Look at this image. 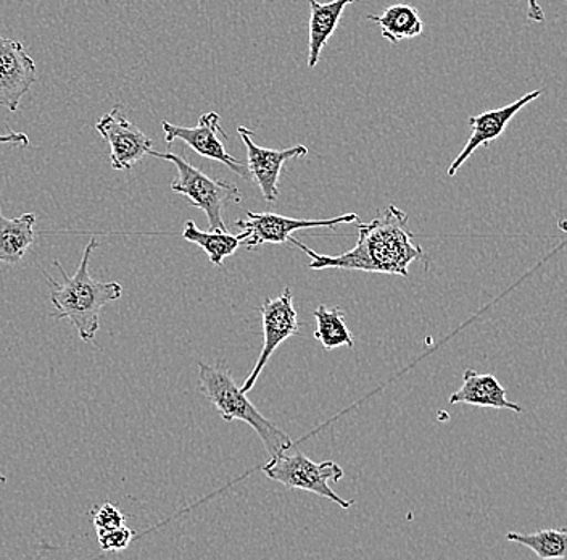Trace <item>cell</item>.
Instances as JSON below:
<instances>
[{
  "mask_svg": "<svg viewBox=\"0 0 567 560\" xmlns=\"http://www.w3.org/2000/svg\"><path fill=\"white\" fill-rule=\"evenodd\" d=\"M408 215L389 205L370 223H358V243L349 253L340 255H321L290 236L287 243L299 247L310 257L311 271L340 268V271H360L384 273V275L408 276V267L414 261L424 262L427 267V254L416 244L413 233L408 228Z\"/></svg>",
  "mask_w": 567,
  "mask_h": 560,
  "instance_id": "6da1fadb",
  "label": "cell"
},
{
  "mask_svg": "<svg viewBox=\"0 0 567 560\" xmlns=\"http://www.w3.org/2000/svg\"><path fill=\"white\" fill-rule=\"evenodd\" d=\"M99 241L92 237L84 250L80 267L70 276L60 262H53L62 273V283L48 275L51 285V301L56 308V317L69 318L83 342H92L99 332V315L106 304L118 301L123 296L120 283H102L94 279L89 272L91 255L97 250Z\"/></svg>",
  "mask_w": 567,
  "mask_h": 560,
  "instance_id": "7a4b0ae2",
  "label": "cell"
},
{
  "mask_svg": "<svg viewBox=\"0 0 567 560\" xmlns=\"http://www.w3.org/2000/svg\"><path fill=\"white\" fill-rule=\"evenodd\" d=\"M198 388L225 421L240 420L250 425L264 441L269 457L279 456L293 448V441L281 428L261 416L260 410L247 398L234 381L228 365L219 360L216 364H198Z\"/></svg>",
  "mask_w": 567,
  "mask_h": 560,
  "instance_id": "3957f363",
  "label": "cell"
},
{
  "mask_svg": "<svg viewBox=\"0 0 567 560\" xmlns=\"http://www.w3.org/2000/svg\"><path fill=\"white\" fill-rule=\"evenodd\" d=\"M148 155L159 161L172 162L177 172V179L172 183L173 193L183 194L195 208L204 212L210 230L228 232V226L223 220V208L225 205L240 204L243 201V193L236 184L210 179L202 170L195 169L193 163L187 162L183 155L172 154V152L162 154L155 151H151Z\"/></svg>",
  "mask_w": 567,
  "mask_h": 560,
  "instance_id": "277c9868",
  "label": "cell"
},
{
  "mask_svg": "<svg viewBox=\"0 0 567 560\" xmlns=\"http://www.w3.org/2000/svg\"><path fill=\"white\" fill-rule=\"evenodd\" d=\"M264 471L269 480L278 481L287 488L313 492L319 498L336 502L342 509L349 510L354 505L353 499L346 501L337 495L334 489L329 487L331 481H340L343 478L342 467L334 460L317 464L301 452L292 454V456L282 452L279 456L269 457V462L264 467Z\"/></svg>",
  "mask_w": 567,
  "mask_h": 560,
  "instance_id": "5b68a950",
  "label": "cell"
},
{
  "mask_svg": "<svg viewBox=\"0 0 567 560\" xmlns=\"http://www.w3.org/2000/svg\"><path fill=\"white\" fill-rule=\"evenodd\" d=\"M358 215L350 212V214L340 215L334 218H290L284 215L269 214V212H247L246 220H237L236 226L243 230L240 237L243 244L247 250H255L261 244H282L287 243L293 232L307 228H336L339 225H347V223L358 222Z\"/></svg>",
  "mask_w": 567,
  "mask_h": 560,
  "instance_id": "8992f818",
  "label": "cell"
},
{
  "mask_svg": "<svg viewBox=\"0 0 567 560\" xmlns=\"http://www.w3.org/2000/svg\"><path fill=\"white\" fill-rule=\"evenodd\" d=\"M261 322H264V349L255 364L254 370L240 386L244 393L251 391L255 383L260 378L261 371L271 359L275 350L287 339L299 335V315L293 307V296L290 288H284L275 299H265L260 306Z\"/></svg>",
  "mask_w": 567,
  "mask_h": 560,
  "instance_id": "52a82bcc",
  "label": "cell"
},
{
  "mask_svg": "<svg viewBox=\"0 0 567 560\" xmlns=\"http://www.w3.org/2000/svg\"><path fill=\"white\" fill-rule=\"evenodd\" d=\"M219 122H221V119H219L218 113L208 112L198 119V125L195 128L176 126L169 122H162V126L166 143L172 144L173 141L177 140L183 141L202 157L223 163L240 179L248 180L246 163L237 161L226 151L223 140H226L228 134L223 130Z\"/></svg>",
  "mask_w": 567,
  "mask_h": 560,
  "instance_id": "ba28073f",
  "label": "cell"
},
{
  "mask_svg": "<svg viewBox=\"0 0 567 560\" xmlns=\"http://www.w3.org/2000/svg\"><path fill=\"white\" fill-rule=\"evenodd\" d=\"M95 130L109 143L110 161L116 172H130L145 155L151 154V138L127 120L120 105L105 113Z\"/></svg>",
  "mask_w": 567,
  "mask_h": 560,
  "instance_id": "9c48e42d",
  "label": "cell"
},
{
  "mask_svg": "<svg viewBox=\"0 0 567 560\" xmlns=\"http://www.w3.org/2000/svg\"><path fill=\"white\" fill-rule=\"evenodd\" d=\"M240 140L247 149V173L248 180H254L260 187L266 202H276L279 196V179H281L282 166L287 161L305 157L308 154V147L303 144L293 145V147L276 149L260 147L254 143V136L248 128H237Z\"/></svg>",
  "mask_w": 567,
  "mask_h": 560,
  "instance_id": "30bf717a",
  "label": "cell"
},
{
  "mask_svg": "<svg viewBox=\"0 0 567 560\" xmlns=\"http://www.w3.org/2000/svg\"><path fill=\"white\" fill-rule=\"evenodd\" d=\"M38 80L34 60L16 39L0 37V108L17 112Z\"/></svg>",
  "mask_w": 567,
  "mask_h": 560,
  "instance_id": "8fae6325",
  "label": "cell"
},
{
  "mask_svg": "<svg viewBox=\"0 0 567 560\" xmlns=\"http://www.w3.org/2000/svg\"><path fill=\"white\" fill-rule=\"evenodd\" d=\"M540 90L532 91L529 94L523 95V98L514 101L513 104L505 105V108L487 110V112H482L478 113V115L471 116L470 140H467L464 147L461 149L460 154L456 155L452 165L449 166V176H455L461 166L464 165V162H466L478 147L498 140V138L505 133L506 128H508L509 122H512L514 116H516L520 110L526 108V105H529L530 102H534L535 99L540 98Z\"/></svg>",
  "mask_w": 567,
  "mask_h": 560,
  "instance_id": "7c38bea8",
  "label": "cell"
},
{
  "mask_svg": "<svg viewBox=\"0 0 567 560\" xmlns=\"http://www.w3.org/2000/svg\"><path fill=\"white\" fill-rule=\"evenodd\" d=\"M449 403L467 404V406L491 407V409H508L523 413V407L506 398V389L499 385L495 375L477 374L474 368H467L463 375V385L458 391L450 396Z\"/></svg>",
  "mask_w": 567,
  "mask_h": 560,
  "instance_id": "4fadbf2b",
  "label": "cell"
},
{
  "mask_svg": "<svg viewBox=\"0 0 567 560\" xmlns=\"http://www.w3.org/2000/svg\"><path fill=\"white\" fill-rule=\"evenodd\" d=\"M308 3H310L311 12L308 69H315L321 59L322 49L339 27L343 10L352 6L354 0H331L326 3L319 2V0H308Z\"/></svg>",
  "mask_w": 567,
  "mask_h": 560,
  "instance_id": "5bb4252c",
  "label": "cell"
},
{
  "mask_svg": "<svg viewBox=\"0 0 567 560\" xmlns=\"http://www.w3.org/2000/svg\"><path fill=\"white\" fill-rule=\"evenodd\" d=\"M35 215H20L17 218H6L0 211V262L16 265L21 262L31 244L34 243Z\"/></svg>",
  "mask_w": 567,
  "mask_h": 560,
  "instance_id": "9a60e30c",
  "label": "cell"
},
{
  "mask_svg": "<svg viewBox=\"0 0 567 560\" xmlns=\"http://www.w3.org/2000/svg\"><path fill=\"white\" fill-rule=\"evenodd\" d=\"M368 19L379 24L382 38L388 39L392 44L417 38L424 31V21L420 12L406 3H396L385 9L381 16H368Z\"/></svg>",
  "mask_w": 567,
  "mask_h": 560,
  "instance_id": "2e32d148",
  "label": "cell"
},
{
  "mask_svg": "<svg viewBox=\"0 0 567 560\" xmlns=\"http://www.w3.org/2000/svg\"><path fill=\"white\" fill-rule=\"evenodd\" d=\"M183 237L189 241V243L197 244L208 255L215 267H221L225 258L236 254V251L243 244L240 235H229L228 232H219V230L202 232L193 220H187L186 226L183 230Z\"/></svg>",
  "mask_w": 567,
  "mask_h": 560,
  "instance_id": "e0dca14e",
  "label": "cell"
},
{
  "mask_svg": "<svg viewBox=\"0 0 567 560\" xmlns=\"http://www.w3.org/2000/svg\"><path fill=\"white\" fill-rule=\"evenodd\" d=\"M317 318V332L315 338L324 346L326 350L340 346L354 347V338L346 324V314L339 307L319 306L315 310Z\"/></svg>",
  "mask_w": 567,
  "mask_h": 560,
  "instance_id": "ac0fdd59",
  "label": "cell"
},
{
  "mask_svg": "<svg viewBox=\"0 0 567 560\" xmlns=\"http://www.w3.org/2000/svg\"><path fill=\"white\" fill-rule=\"evenodd\" d=\"M506 540L526 546L542 560L567 558L566 528H548V530L535 531V533H514L512 531L506 534Z\"/></svg>",
  "mask_w": 567,
  "mask_h": 560,
  "instance_id": "d6986e66",
  "label": "cell"
},
{
  "mask_svg": "<svg viewBox=\"0 0 567 560\" xmlns=\"http://www.w3.org/2000/svg\"><path fill=\"white\" fill-rule=\"evenodd\" d=\"M136 538V533L134 530L127 527H118L113 528V530L102 531V533H97L99 544H101L102 551L109 552H118L124 551L127 546L131 544V541Z\"/></svg>",
  "mask_w": 567,
  "mask_h": 560,
  "instance_id": "ffe728a7",
  "label": "cell"
},
{
  "mask_svg": "<svg viewBox=\"0 0 567 560\" xmlns=\"http://www.w3.org/2000/svg\"><path fill=\"white\" fill-rule=\"evenodd\" d=\"M124 520L126 519H124L123 513L120 512L118 507L110 505V502L101 507H95L94 512H92V523H94L97 533L123 527Z\"/></svg>",
  "mask_w": 567,
  "mask_h": 560,
  "instance_id": "44dd1931",
  "label": "cell"
},
{
  "mask_svg": "<svg viewBox=\"0 0 567 560\" xmlns=\"http://www.w3.org/2000/svg\"><path fill=\"white\" fill-rule=\"evenodd\" d=\"M0 144L20 145V147H28L30 145V138L24 133H17V131L9 130V134H0Z\"/></svg>",
  "mask_w": 567,
  "mask_h": 560,
  "instance_id": "7402d4cb",
  "label": "cell"
},
{
  "mask_svg": "<svg viewBox=\"0 0 567 560\" xmlns=\"http://www.w3.org/2000/svg\"><path fill=\"white\" fill-rule=\"evenodd\" d=\"M527 6H529V10H527V17H529V20L535 21V23H542V21H545V12L538 0H527Z\"/></svg>",
  "mask_w": 567,
  "mask_h": 560,
  "instance_id": "603a6c76",
  "label": "cell"
},
{
  "mask_svg": "<svg viewBox=\"0 0 567 560\" xmlns=\"http://www.w3.org/2000/svg\"><path fill=\"white\" fill-rule=\"evenodd\" d=\"M6 481H7V478L3 477L2 474H0V483H6Z\"/></svg>",
  "mask_w": 567,
  "mask_h": 560,
  "instance_id": "cb8c5ba5",
  "label": "cell"
}]
</instances>
